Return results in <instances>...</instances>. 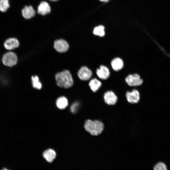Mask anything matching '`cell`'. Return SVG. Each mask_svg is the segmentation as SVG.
Listing matches in <instances>:
<instances>
[{"label": "cell", "mask_w": 170, "mask_h": 170, "mask_svg": "<svg viewBox=\"0 0 170 170\" xmlns=\"http://www.w3.org/2000/svg\"><path fill=\"white\" fill-rule=\"evenodd\" d=\"M126 97L128 101L131 103H138L140 99V95L139 91L136 89H133L131 92H127Z\"/></svg>", "instance_id": "cell-7"}, {"label": "cell", "mask_w": 170, "mask_h": 170, "mask_svg": "<svg viewBox=\"0 0 170 170\" xmlns=\"http://www.w3.org/2000/svg\"><path fill=\"white\" fill-rule=\"evenodd\" d=\"M32 83L33 88L37 89H40L42 88V84L40 82L38 77L37 76H32Z\"/></svg>", "instance_id": "cell-19"}, {"label": "cell", "mask_w": 170, "mask_h": 170, "mask_svg": "<svg viewBox=\"0 0 170 170\" xmlns=\"http://www.w3.org/2000/svg\"><path fill=\"white\" fill-rule=\"evenodd\" d=\"M101 1L102 2H107L109 0H99Z\"/></svg>", "instance_id": "cell-22"}, {"label": "cell", "mask_w": 170, "mask_h": 170, "mask_svg": "<svg viewBox=\"0 0 170 170\" xmlns=\"http://www.w3.org/2000/svg\"><path fill=\"white\" fill-rule=\"evenodd\" d=\"M35 11L31 6H26L22 10V15L26 19L32 18L35 16Z\"/></svg>", "instance_id": "cell-10"}, {"label": "cell", "mask_w": 170, "mask_h": 170, "mask_svg": "<svg viewBox=\"0 0 170 170\" xmlns=\"http://www.w3.org/2000/svg\"><path fill=\"white\" fill-rule=\"evenodd\" d=\"M56 105L57 107L60 109H65L68 105V100L65 97H60L57 99Z\"/></svg>", "instance_id": "cell-16"}, {"label": "cell", "mask_w": 170, "mask_h": 170, "mask_svg": "<svg viewBox=\"0 0 170 170\" xmlns=\"http://www.w3.org/2000/svg\"><path fill=\"white\" fill-rule=\"evenodd\" d=\"M2 170H10L8 169L7 168H3L2 169Z\"/></svg>", "instance_id": "cell-24"}, {"label": "cell", "mask_w": 170, "mask_h": 170, "mask_svg": "<svg viewBox=\"0 0 170 170\" xmlns=\"http://www.w3.org/2000/svg\"><path fill=\"white\" fill-rule=\"evenodd\" d=\"M10 7L8 0H0V11L6 12Z\"/></svg>", "instance_id": "cell-18"}, {"label": "cell", "mask_w": 170, "mask_h": 170, "mask_svg": "<svg viewBox=\"0 0 170 170\" xmlns=\"http://www.w3.org/2000/svg\"><path fill=\"white\" fill-rule=\"evenodd\" d=\"M55 77L57 84L60 87L68 88L73 85V81L71 75L68 70H64L57 73Z\"/></svg>", "instance_id": "cell-1"}, {"label": "cell", "mask_w": 170, "mask_h": 170, "mask_svg": "<svg viewBox=\"0 0 170 170\" xmlns=\"http://www.w3.org/2000/svg\"><path fill=\"white\" fill-rule=\"evenodd\" d=\"M3 64L9 67L13 66L17 63L18 58L16 55L13 52H8L5 53L2 59Z\"/></svg>", "instance_id": "cell-3"}, {"label": "cell", "mask_w": 170, "mask_h": 170, "mask_svg": "<svg viewBox=\"0 0 170 170\" xmlns=\"http://www.w3.org/2000/svg\"><path fill=\"white\" fill-rule=\"evenodd\" d=\"M56 154L53 150L49 149L45 150L43 153V156L48 162H51L56 157Z\"/></svg>", "instance_id": "cell-13"}, {"label": "cell", "mask_w": 170, "mask_h": 170, "mask_svg": "<svg viewBox=\"0 0 170 170\" xmlns=\"http://www.w3.org/2000/svg\"><path fill=\"white\" fill-rule=\"evenodd\" d=\"M84 126L86 130L94 136L101 134L104 128L103 123L98 120H87L85 121Z\"/></svg>", "instance_id": "cell-2"}, {"label": "cell", "mask_w": 170, "mask_h": 170, "mask_svg": "<svg viewBox=\"0 0 170 170\" xmlns=\"http://www.w3.org/2000/svg\"><path fill=\"white\" fill-rule=\"evenodd\" d=\"M79 106V104L77 102L73 103L71 107V110L72 113H74L76 111Z\"/></svg>", "instance_id": "cell-21"}, {"label": "cell", "mask_w": 170, "mask_h": 170, "mask_svg": "<svg viewBox=\"0 0 170 170\" xmlns=\"http://www.w3.org/2000/svg\"><path fill=\"white\" fill-rule=\"evenodd\" d=\"M19 43L17 39L11 38L7 39L4 42V45L5 48L8 50H12L17 48Z\"/></svg>", "instance_id": "cell-12"}, {"label": "cell", "mask_w": 170, "mask_h": 170, "mask_svg": "<svg viewBox=\"0 0 170 170\" xmlns=\"http://www.w3.org/2000/svg\"><path fill=\"white\" fill-rule=\"evenodd\" d=\"M96 73L98 76L102 79L105 80L107 79L110 74L109 70L106 66L100 65L99 68L96 70Z\"/></svg>", "instance_id": "cell-11"}, {"label": "cell", "mask_w": 170, "mask_h": 170, "mask_svg": "<svg viewBox=\"0 0 170 170\" xmlns=\"http://www.w3.org/2000/svg\"><path fill=\"white\" fill-rule=\"evenodd\" d=\"M78 75L80 79L86 81L89 79L92 76V72L87 67H82L78 72Z\"/></svg>", "instance_id": "cell-8"}, {"label": "cell", "mask_w": 170, "mask_h": 170, "mask_svg": "<svg viewBox=\"0 0 170 170\" xmlns=\"http://www.w3.org/2000/svg\"><path fill=\"white\" fill-rule=\"evenodd\" d=\"M89 85L92 91L95 92L100 87L101 83L97 79L94 78L90 81Z\"/></svg>", "instance_id": "cell-15"}, {"label": "cell", "mask_w": 170, "mask_h": 170, "mask_svg": "<svg viewBox=\"0 0 170 170\" xmlns=\"http://www.w3.org/2000/svg\"><path fill=\"white\" fill-rule=\"evenodd\" d=\"M126 83L130 86H136L141 85L143 81L139 76L137 74H130L126 78Z\"/></svg>", "instance_id": "cell-4"}, {"label": "cell", "mask_w": 170, "mask_h": 170, "mask_svg": "<svg viewBox=\"0 0 170 170\" xmlns=\"http://www.w3.org/2000/svg\"><path fill=\"white\" fill-rule=\"evenodd\" d=\"M50 1H53V2H57L59 0H49Z\"/></svg>", "instance_id": "cell-23"}, {"label": "cell", "mask_w": 170, "mask_h": 170, "mask_svg": "<svg viewBox=\"0 0 170 170\" xmlns=\"http://www.w3.org/2000/svg\"><path fill=\"white\" fill-rule=\"evenodd\" d=\"M111 64L112 69L115 71L121 70L123 66L122 60L118 57L115 58L112 60Z\"/></svg>", "instance_id": "cell-14"}, {"label": "cell", "mask_w": 170, "mask_h": 170, "mask_svg": "<svg viewBox=\"0 0 170 170\" xmlns=\"http://www.w3.org/2000/svg\"><path fill=\"white\" fill-rule=\"evenodd\" d=\"M104 98L105 102L109 105H115L117 100V96L111 91H108L106 92L104 94Z\"/></svg>", "instance_id": "cell-6"}, {"label": "cell", "mask_w": 170, "mask_h": 170, "mask_svg": "<svg viewBox=\"0 0 170 170\" xmlns=\"http://www.w3.org/2000/svg\"><path fill=\"white\" fill-rule=\"evenodd\" d=\"M51 7L48 3L43 1L39 5L37 12L38 14L45 15L49 14L51 12Z\"/></svg>", "instance_id": "cell-9"}, {"label": "cell", "mask_w": 170, "mask_h": 170, "mask_svg": "<svg viewBox=\"0 0 170 170\" xmlns=\"http://www.w3.org/2000/svg\"><path fill=\"white\" fill-rule=\"evenodd\" d=\"M54 47L58 52L64 53L68 50L69 45L65 40L60 39L56 40L54 42Z\"/></svg>", "instance_id": "cell-5"}, {"label": "cell", "mask_w": 170, "mask_h": 170, "mask_svg": "<svg viewBox=\"0 0 170 170\" xmlns=\"http://www.w3.org/2000/svg\"><path fill=\"white\" fill-rule=\"evenodd\" d=\"M105 27L102 25H99L95 27L93 30V34L100 37H103L105 35Z\"/></svg>", "instance_id": "cell-17"}, {"label": "cell", "mask_w": 170, "mask_h": 170, "mask_svg": "<svg viewBox=\"0 0 170 170\" xmlns=\"http://www.w3.org/2000/svg\"><path fill=\"white\" fill-rule=\"evenodd\" d=\"M154 170H167L166 165L163 163L160 162L156 164L154 168Z\"/></svg>", "instance_id": "cell-20"}]
</instances>
